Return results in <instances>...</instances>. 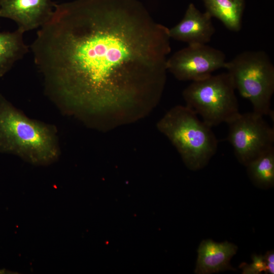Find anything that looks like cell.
<instances>
[{
  "label": "cell",
  "instance_id": "cell-1",
  "mask_svg": "<svg viewBox=\"0 0 274 274\" xmlns=\"http://www.w3.org/2000/svg\"><path fill=\"white\" fill-rule=\"evenodd\" d=\"M168 28L138 0L55 4L31 45L45 95L64 115L101 131L135 122L159 102Z\"/></svg>",
  "mask_w": 274,
  "mask_h": 274
},
{
  "label": "cell",
  "instance_id": "cell-2",
  "mask_svg": "<svg viewBox=\"0 0 274 274\" xmlns=\"http://www.w3.org/2000/svg\"><path fill=\"white\" fill-rule=\"evenodd\" d=\"M0 153L35 165L51 164L61 154L57 128L28 117L0 93Z\"/></svg>",
  "mask_w": 274,
  "mask_h": 274
},
{
  "label": "cell",
  "instance_id": "cell-3",
  "mask_svg": "<svg viewBox=\"0 0 274 274\" xmlns=\"http://www.w3.org/2000/svg\"><path fill=\"white\" fill-rule=\"evenodd\" d=\"M158 130L176 149L186 166L197 170L215 154L218 141L211 127L187 106L178 105L158 121Z\"/></svg>",
  "mask_w": 274,
  "mask_h": 274
},
{
  "label": "cell",
  "instance_id": "cell-4",
  "mask_svg": "<svg viewBox=\"0 0 274 274\" xmlns=\"http://www.w3.org/2000/svg\"><path fill=\"white\" fill-rule=\"evenodd\" d=\"M225 68L235 89L262 116L273 113L270 109L274 92V66L263 51H246L226 62Z\"/></svg>",
  "mask_w": 274,
  "mask_h": 274
},
{
  "label": "cell",
  "instance_id": "cell-5",
  "mask_svg": "<svg viewBox=\"0 0 274 274\" xmlns=\"http://www.w3.org/2000/svg\"><path fill=\"white\" fill-rule=\"evenodd\" d=\"M235 90L227 72L192 82L182 95L186 106L212 127L228 123L240 113Z\"/></svg>",
  "mask_w": 274,
  "mask_h": 274
},
{
  "label": "cell",
  "instance_id": "cell-6",
  "mask_svg": "<svg viewBox=\"0 0 274 274\" xmlns=\"http://www.w3.org/2000/svg\"><path fill=\"white\" fill-rule=\"evenodd\" d=\"M263 117L253 111L239 113L227 123V140L238 161L245 166L274 148V130Z\"/></svg>",
  "mask_w": 274,
  "mask_h": 274
},
{
  "label": "cell",
  "instance_id": "cell-7",
  "mask_svg": "<svg viewBox=\"0 0 274 274\" xmlns=\"http://www.w3.org/2000/svg\"><path fill=\"white\" fill-rule=\"evenodd\" d=\"M226 62L225 54L220 50L207 44L189 45L168 57L166 67L178 80L193 82L225 68Z\"/></svg>",
  "mask_w": 274,
  "mask_h": 274
},
{
  "label": "cell",
  "instance_id": "cell-8",
  "mask_svg": "<svg viewBox=\"0 0 274 274\" xmlns=\"http://www.w3.org/2000/svg\"><path fill=\"white\" fill-rule=\"evenodd\" d=\"M51 0H1L0 17L14 21L23 32L40 28L54 11Z\"/></svg>",
  "mask_w": 274,
  "mask_h": 274
},
{
  "label": "cell",
  "instance_id": "cell-9",
  "mask_svg": "<svg viewBox=\"0 0 274 274\" xmlns=\"http://www.w3.org/2000/svg\"><path fill=\"white\" fill-rule=\"evenodd\" d=\"M209 12L201 13L191 3L182 19L168 28L170 39L189 45L207 44L215 32Z\"/></svg>",
  "mask_w": 274,
  "mask_h": 274
},
{
  "label": "cell",
  "instance_id": "cell-10",
  "mask_svg": "<svg viewBox=\"0 0 274 274\" xmlns=\"http://www.w3.org/2000/svg\"><path fill=\"white\" fill-rule=\"evenodd\" d=\"M237 247L227 241L217 243L212 239L203 240L197 250L195 269L197 274H210L235 269L230 261L236 253Z\"/></svg>",
  "mask_w": 274,
  "mask_h": 274
},
{
  "label": "cell",
  "instance_id": "cell-11",
  "mask_svg": "<svg viewBox=\"0 0 274 274\" xmlns=\"http://www.w3.org/2000/svg\"><path fill=\"white\" fill-rule=\"evenodd\" d=\"M24 33L18 28L13 31L0 32V78L28 52Z\"/></svg>",
  "mask_w": 274,
  "mask_h": 274
},
{
  "label": "cell",
  "instance_id": "cell-12",
  "mask_svg": "<svg viewBox=\"0 0 274 274\" xmlns=\"http://www.w3.org/2000/svg\"><path fill=\"white\" fill-rule=\"evenodd\" d=\"M207 11L230 31H238L242 26L244 0H202Z\"/></svg>",
  "mask_w": 274,
  "mask_h": 274
},
{
  "label": "cell",
  "instance_id": "cell-13",
  "mask_svg": "<svg viewBox=\"0 0 274 274\" xmlns=\"http://www.w3.org/2000/svg\"><path fill=\"white\" fill-rule=\"evenodd\" d=\"M246 166L251 180L257 187L269 188L274 184V148L250 161Z\"/></svg>",
  "mask_w": 274,
  "mask_h": 274
},
{
  "label": "cell",
  "instance_id": "cell-14",
  "mask_svg": "<svg viewBox=\"0 0 274 274\" xmlns=\"http://www.w3.org/2000/svg\"><path fill=\"white\" fill-rule=\"evenodd\" d=\"M252 263L250 265L257 274L262 272L266 273V268L264 256L254 254L252 256Z\"/></svg>",
  "mask_w": 274,
  "mask_h": 274
},
{
  "label": "cell",
  "instance_id": "cell-15",
  "mask_svg": "<svg viewBox=\"0 0 274 274\" xmlns=\"http://www.w3.org/2000/svg\"><path fill=\"white\" fill-rule=\"evenodd\" d=\"M266 264V273H274V253L273 251H269L264 256Z\"/></svg>",
  "mask_w": 274,
  "mask_h": 274
},
{
  "label": "cell",
  "instance_id": "cell-16",
  "mask_svg": "<svg viewBox=\"0 0 274 274\" xmlns=\"http://www.w3.org/2000/svg\"><path fill=\"white\" fill-rule=\"evenodd\" d=\"M239 267L243 270V273L257 274L256 272L252 268L251 265L246 263H242Z\"/></svg>",
  "mask_w": 274,
  "mask_h": 274
},
{
  "label": "cell",
  "instance_id": "cell-17",
  "mask_svg": "<svg viewBox=\"0 0 274 274\" xmlns=\"http://www.w3.org/2000/svg\"><path fill=\"white\" fill-rule=\"evenodd\" d=\"M0 1H1V0H0Z\"/></svg>",
  "mask_w": 274,
  "mask_h": 274
}]
</instances>
